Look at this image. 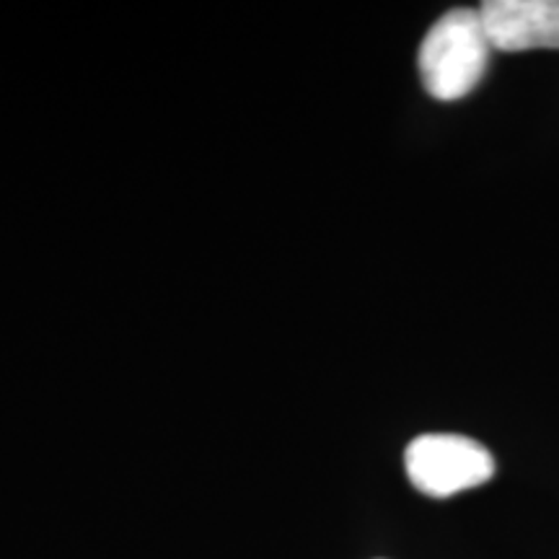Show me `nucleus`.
Instances as JSON below:
<instances>
[{"instance_id":"f257e3e1","label":"nucleus","mask_w":559,"mask_h":559,"mask_svg":"<svg viewBox=\"0 0 559 559\" xmlns=\"http://www.w3.org/2000/svg\"><path fill=\"white\" fill-rule=\"evenodd\" d=\"M489 45L479 11L453 9L425 34L417 52L419 81L432 99H464L485 79Z\"/></svg>"},{"instance_id":"7ed1b4c3","label":"nucleus","mask_w":559,"mask_h":559,"mask_svg":"<svg viewBox=\"0 0 559 559\" xmlns=\"http://www.w3.org/2000/svg\"><path fill=\"white\" fill-rule=\"evenodd\" d=\"M479 16L492 50H559V0H487Z\"/></svg>"},{"instance_id":"f03ea898","label":"nucleus","mask_w":559,"mask_h":559,"mask_svg":"<svg viewBox=\"0 0 559 559\" xmlns=\"http://www.w3.org/2000/svg\"><path fill=\"white\" fill-rule=\"evenodd\" d=\"M412 487L428 498H453L495 477V459L477 440L456 432H428L404 451Z\"/></svg>"}]
</instances>
